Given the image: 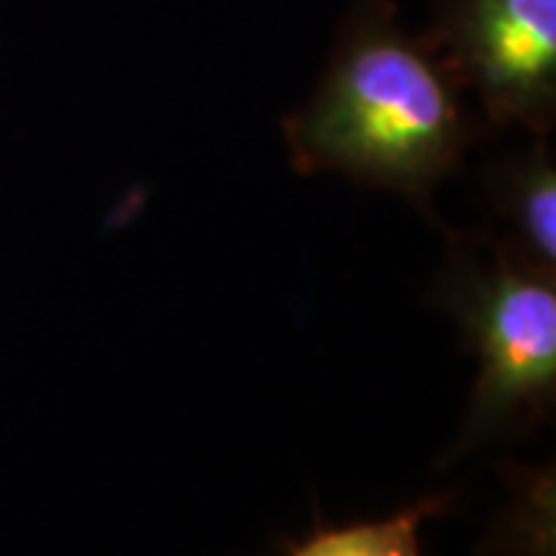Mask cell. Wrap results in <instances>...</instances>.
I'll list each match as a JSON object with an SVG mask.
<instances>
[{"label":"cell","mask_w":556,"mask_h":556,"mask_svg":"<svg viewBox=\"0 0 556 556\" xmlns=\"http://www.w3.org/2000/svg\"><path fill=\"white\" fill-rule=\"evenodd\" d=\"M281 127L300 174L390 189L427 217L439 182L485 130L430 40L399 22L393 0L353 3L316 93Z\"/></svg>","instance_id":"cell-1"},{"label":"cell","mask_w":556,"mask_h":556,"mask_svg":"<svg viewBox=\"0 0 556 556\" xmlns=\"http://www.w3.org/2000/svg\"><path fill=\"white\" fill-rule=\"evenodd\" d=\"M495 214L510 229V241L522 257L556 273V170L544 137L522 155L495 164L485 177Z\"/></svg>","instance_id":"cell-4"},{"label":"cell","mask_w":556,"mask_h":556,"mask_svg":"<svg viewBox=\"0 0 556 556\" xmlns=\"http://www.w3.org/2000/svg\"><path fill=\"white\" fill-rule=\"evenodd\" d=\"M448 507V497H420L417 504L387 519L318 529L294 544L288 556H424L420 526Z\"/></svg>","instance_id":"cell-5"},{"label":"cell","mask_w":556,"mask_h":556,"mask_svg":"<svg viewBox=\"0 0 556 556\" xmlns=\"http://www.w3.org/2000/svg\"><path fill=\"white\" fill-rule=\"evenodd\" d=\"M437 300L457 318L479 358L470 415L452 457L485 439L529 433L554 412L556 273L510 241L489 248L452 239Z\"/></svg>","instance_id":"cell-2"},{"label":"cell","mask_w":556,"mask_h":556,"mask_svg":"<svg viewBox=\"0 0 556 556\" xmlns=\"http://www.w3.org/2000/svg\"><path fill=\"white\" fill-rule=\"evenodd\" d=\"M430 47L485 127L547 137L556 121V0H439Z\"/></svg>","instance_id":"cell-3"}]
</instances>
